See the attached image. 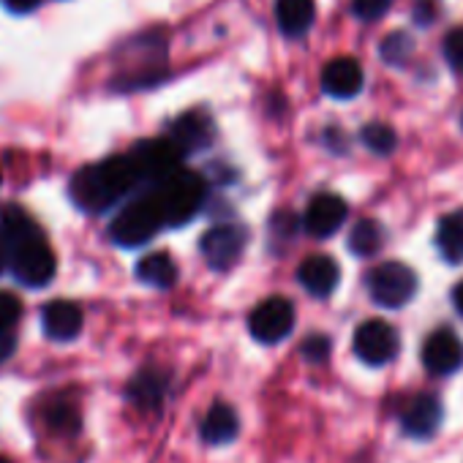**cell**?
Instances as JSON below:
<instances>
[{
	"label": "cell",
	"mask_w": 463,
	"mask_h": 463,
	"mask_svg": "<svg viewBox=\"0 0 463 463\" xmlns=\"http://www.w3.org/2000/svg\"><path fill=\"white\" fill-rule=\"evenodd\" d=\"M139 180L142 177L131 156H112V158H104L101 164H90L80 169L71 177L69 191L77 207L88 213H101L112 207L118 199H123L126 194H131Z\"/></svg>",
	"instance_id": "6da1fadb"
},
{
	"label": "cell",
	"mask_w": 463,
	"mask_h": 463,
	"mask_svg": "<svg viewBox=\"0 0 463 463\" xmlns=\"http://www.w3.org/2000/svg\"><path fill=\"white\" fill-rule=\"evenodd\" d=\"M164 223L166 221H164L158 196H156V191H150L118 213V218L109 226V238L123 249H137V246L147 243Z\"/></svg>",
	"instance_id": "7a4b0ae2"
},
{
	"label": "cell",
	"mask_w": 463,
	"mask_h": 463,
	"mask_svg": "<svg viewBox=\"0 0 463 463\" xmlns=\"http://www.w3.org/2000/svg\"><path fill=\"white\" fill-rule=\"evenodd\" d=\"M153 191L158 196V204L164 210V221L169 226L188 223L204 202V180L194 172H185V169H180L169 180L158 183Z\"/></svg>",
	"instance_id": "3957f363"
},
{
	"label": "cell",
	"mask_w": 463,
	"mask_h": 463,
	"mask_svg": "<svg viewBox=\"0 0 463 463\" xmlns=\"http://www.w3.org/2000/svg\"><path fill=\"white\" fill-rule=\"evenodd\" d=\"M417 292V276L403 262H382L368 273V295L382 308H403Z\"/></svg>",
	"instance_id": "277c9868"
},
{
	"label": "cell",
	"mask_w": 463,
	"mask_h": 463,
	"mask_svg": "<svg viewBox=\"0 0 463 463\" xmlns=\"http://www.w3.org/2000/svg\"><path fill=\"white\" fill-rule=\"evenodd\" d=\"M9 262H12L14 279H17L23 287H28V289H42V287H47V284L52 281V276H55V268H58L55 254H52V249L42 241V235H36V238H31V241L14 246Z\"/></svg>",
	"instance_id": "5b68a950"
},
{
	"label": "cell",
	"mask_w": 463,
	"mask_h": 463,
	"mask_svg": "<svg viewBox=\"0 0 463 463\" xmlns=\"http://www.w3.org/2000/svg\"><path fill=\"white\" fill-rule=\"evenodd\" d=\"M246 241L249 232L238 223H218L210 226L202 241H199V251L204 257V262L213 270H229L232 265H238V260L246 251Z\"/></svg>",
	"instance_id": "8992f818"
},
{
	"label": "cell",
	"mask_w": 463,
	"mask_h": 463,
	"mask_svg": "<svg viewBox=\"0 0 463 463\" xmlns=\"http://www.w3.org/2000/svg\"><path fill=\"white\" fill-rule=\"evenodd\" d=\"M128 156H131L139 177L142 180H153L156 185L169 180L172 175H177L180 172V161H183V153L166 137L164 139H145Z\"/></svg>",
	"instance_id": "52a82bcc"
},
{
	"label": "cell",
	"mask_w": 463,
	"mask_h": 463,
	"mask_svg": "<svg viewBox=\"0 0 463 463\" xmlns=\"http://www.w3.org/2000/svg\"><path fill=\"white\" fill-rule=\"evenodd\" d=\"M249 327L260 344H281L295 327V308L287 298H268L251 311Z\"/></svg>",
	"instance_id": "ba28073f"
},
{
	"label": "cell",
	"mask_w": 463,
	"mask_h": 463,
	"mask_svg": "<svg viewBox=\"0 0 463 463\" xmlns=\"http://www.w3.org/2000/svg\"><path fill=\"white\" fill-rule=\"evenodd\" d=\"M398 352V333L382 322V319H371L363 322L354 333V354L368 363V365H387Z\"/></svg>",
	"instance_id": "9c48e42d"
},
{
	"label": "cell",
	"mask_w": 463,
	"mask_h": 463,
	"mask_svg": "<svg viewBox=\"0 0 463 463\" xmlns=\"http://www.w3.org/2000/svg\"><path fill=\"white\" fill-rule=\"evenodd\" d=\"M422 365L433 376H449L463 365V344L452 330H436L425 338Z\"/></svg>",
	"instance_id": "30bf717a"
},
{
	"label": "cell",
	"mask_w": 463,
	"mask_h": 463,
	"mask_svg": "<svg viewBox=\"0 0 463 463\" xmlns=\"http://www.w3.org/2000/svg\"><path fill=\"white\" fill-rule=\"evenodd\" d=\"M346 215H349V207H346V202L341 196L319 194V196L311 199V204H308V210L303 215V223L308 229V235L330 238V235H335V232L344 226Z\"/></svg>",
	"instance_id": "8fae6325"
},
{
	"label": "cell",
	"mask_w": 463,
	"mask_h": 463,
	"mask_svg": "<svg viewBox=\"0 0 463 463\" xmlns=\"http://www.w3.org/2000/svg\"><path fill=\"white\" fill-rule=\"evenodd\" d=\"M215 137V128H213V120L194 109V112H185L180 115L172 126H169V142L185 156V153H194V150H204Z\"/></svg>",
	"instance_id": "7c38bea8"
},
{
	"label": "cell",
	"mask_w": 463,
	"mask_h": 463,
	"mask_svg": "<svg viewBox=\"0 0 463 463\" xmlns=\"http://www.w3.org/2000/svg\"><path fill=\"white\" fill-rule=\"evenodd\" d=\"M363 66L354 58H335L322 71V90L333 99H352L363 90Z\"/></svg>",
	"instance_id": "4fadbf2b"
},
{
	"label": "cell",
	"mask_w": 463,
	"mask_h": 463,
	"mask_svg": "<svg viewBox=\"0 0 463 463\" xmlns=\"http://www.w3.org/2000/svg\"><path fill=\"white\" fill-rule=\"evenodd\" d=\"M298 281L300 287L314 295V298H330L341 281V268L335 260L325 257V254H317V257H308L300 270H298Z\"/></svg>",
	"instance_id": "5bb4252c"
},
{
	"label": "cell",
	"mask_w": 463,
	"mask_h": 463,
	"mask_svg": "<svg viewBox=\"0 0 463 463\" xmlns=\"http://www.w3.org/2000/svg\"><path fill=\"white\" fill-rule=\"evenodd\" d=\"M401 425L414 439H430L441 425V403L433 395L411 398L401 411Z\"/></svg>",
	"instance_id": "9a60e30c"
},
{
	"label": "cell",
	"mask_w": 463,
	"mask_h": 463,
	"mask_svg": "<svg viewBox=\"0 0 463 463\" xmlns=\"http://www.w3.org/2000/svg\"><path fill=\"white\" fill-rule=\"evenodd\" d=\"M42 325L52 341H71L82 330V308L71 300H52L42 311Z\"/></svg>",
	"instance_id": "2e32d148"
},
{
	"label": "cell",
	"mask_w": 463,
	"mask_h": 463,
	"mask_svg": "<svg viewBox=\"0 0 463 463\" xmlns=\"http://www.w3.org/2000/svg\"><path fill=\"white\" fill-rule=\"evenodd\" d=\"M241 430V420H238V411L232 409L229 403H213L210 411L204 414L202 420V439L207 444H226L238 436Z\"/></svg>",
	"instance_id": "e0dca14e"
},
{
	"label": "cell",
	"mask_w": 463,
	"mask_h": 463,
	"mask_svg": "<svg viewBox=\"0 0 463 463\" xmlns=\"http://www.w3.org/2000/svg\"><path fill=\"white\" fill-rule=\"evenodd\" d=\"M314 14H317L314 0H279V4H276L279 28L287 36L306 33L314 25Z\"/></svg>",
	"instance_id": "ac0fdd59"
},
{
	"label": "cell",
	"mask_w": 463,
	"mask_h": 463,
	"mask_svg": "<svg viewBox=\"0 0 463 463\" xmlns=\"http://www.w3.org/2000/svg\"><path fill=\"white\" fill-rule=\"evenodd\" d=\"M137 279L147 287H156V289H169L175 281H177V265L169 254L164 251H156V254H147L145 260H139L137 265Z\"/></svg>",
	"instance_id": "d6986e66"
},
{
	"label": "cell",
	"mask_w": 463,
	"mask_h": 463,
	"mask_svg": "<svg viewBox=\"0 0 463 463\" xmlns=\"http://www.w3.org/2000/svg\"><path fill=\"white\" fill-rule=\"evenodd\" d=\"M36 235H39V229L23 207H6L4 215H0V241H4L9 249L20 246Z\"/></svg>",
	"instance_id": "ffe728a7"
},
{
	"label": "cell",
	"mask_w": 463,
	"mask_h": 463,
	"mask_svg": "<svg viewBox=\"0 0 463 463\" xmlns=\"http://www.w3.org/2000/svg\"><path fill=\"white\" fill-rule=\"evenodd\" d=\"M436 249L449 265H463V215H447L436 232Z\"/></svg>",
	"instance_id": "44dd1931"
},
{
	"label": "cell",
	"mask_w": 463,
	"mask_h": 463,
	"mask_svg": "<svg viewBox=\"0 0 463 463\" xmlns=\"http://www.w3.org/2000/svg\"><path fill=\"white\" fill-rule=\"evenodd\" d=\"M164 392H166V379L158 371H142L128 384V398L139 409H158L161 401H164Z\"/></svg>",
	"instance_id": "7402d4cb"
},
{
	"label": "cell",
	"mask_w": 463,
	"mask_h": 463,
	"mask_svg": "<svg viewBox=\"0 0 463 463\" xmlns=\"http://www.w3.org/2000/svg\"><path fill=\"white\" fill-rule=\"evenodd\" d=\"M384 243V226L373 218H363L352 226L349 251L357 257H373Z\"/></svg>",
	"instance_id": "603a6c76"
},
{
	"label": "cell",
	"mask_w": 463,
	"mask_h": 463,
	"mask_svg": "<svg viewBox=\"0 0 463 463\" xmlns=\"http://www.w3.org/2000/svg\"><path fill=\"white\" fill-rule=\"evenodd\" d=\"M363 145L368 147V150H373V153H379V156H387V153H392L395 150V145H398V137H395V131L390 128V126H384V123H368L365 128H363Z\"/></svg>",
	"instance_id": "cb8c5ba5"
},
{
	"label": "cell",
	"mask_w": 463,
	"mask_h": 463,
	"mask_svg": "<svg viewBox=\"0 0 463 463\" xmlns=\"http://www.w3.org/2000/svg\"><path fill=\"white\" fill-rule=\"evenodd\" d=\"M47 422H50L55 430H61V433H71V430L80 428V414H77V409H74L71 403L55 401V403L47 409Z\"/></svg>",
	"instance_id": "d4e9b609"
},
{
	"label": "cell",
	"mask_w": 463,
	"mask_h": 463,
	"mask_svg": "<svg viewBox=\"0 0 463 463\" xmlns=\"http://www.w3.org/2000/svg\"><path fill=\"white\" fill-rule=\"evenodd\" d=\"M23 317V303L12 292H0V333H12Z\"/></svg>",
	"instance_id": "484cf974"
},
{
	"label": "cell",
	"mask_w": 463,
	"mask_h": 463,
	"mask_svg": "<svg viewBox=\"0 0 463 463\" xmlns=\"http://www.w3.org/2000/svg\"><path fill=\"white\" fill-rule=\"evenodd\" d=\"M444 58L449 63L452 71H460L463 74V25L460 28H452L444 39Z\"/></svg>",
	"instance_id": "4316f807"
},
{
	"label": "cell",
	"mask_w": 463,
	"mask_h": 463,
	"mask_svg": "<svg viewBox=\"0 0 463 463\" xmlns=\"http://www.w3.org/2000/svg\"><path fill=\"white\" fill-rule=\"evenodd\" d=\"M411 52V39L406 33H392L384 44H382V55L387 63H403Z\"/></svg>",
	"instance_id": "83f0119b"
},
{
	"label": "cell",
	"mask_w": 463,
	"mask_h": 463,
	"mask_svg": "<svg viewBox=\"0 0 463 463\" xmlns=\"http://www.w3.org/2000/svg\"><path fill=\"white\" fill-rule=\"evenodd\" d=\"M390 6H392V0H352V12L365 23L384 17Z\"/></svg>",
	"instance_id": "f1b7e54d"
},
{
	"label": "cell",
	"mask_w": 463,
	"mask_h": 463,
	"mask_svg": "<svg viewBox=\"0 0 463 463\" xmlns=\"http://www.w3.org/2000/svg\"><path fill=\"white\" fill-rule=\"evenodd\" d=\"M303 354L311 360V363H325L330 357V341L325 335H311L306 344H303Z\"/></svg>",
	"instance_id": "f546056e"
},
{
	"label": "cell",
	"mask_w": 463,
	"mask_h": 463,
	"mask_svg": "<svg viewBox=\"0 0 463 463\" xmlns=\"http://www.w3.org/2000/svg\"><path fill=\"white\" fill-rule=\"evenodd\" d=\"M433 12H436V0H417V4H414V23L430 25L433 23Z\"/></svg>",
	"instance_id": "4dcf8cb0"
},
{
	"label": "cell",
	"mask_w": 463,
	"mask_h": 463,
	"mask_svg": "<svg viewBox=\"0 0 463 463\" xmlns=\"http://www.w3.org/2000/svg\"><path fill=\"white\" fill-rule=\"evenodd\" d=\"M12 14H28L42 6V0H0Z\"/></svg>",
	"instance_id": "1f68e13d"
},
{
	"label": "cell",
	"mask_w": 463,
	"mask_h": 463,
	"mask_svg": "<svg viewBox=\"0 0 463 463\" xmlns=\"http://www.w3.org/2000/svg\"><path fill=\"white\" fill-rule=\"evenodd\" d=\"M17 346V335L14 333H0V360H6Z\"/></svg>",
	"instance_id": "d6a6232c"
},
{
	"label": "cell",
	"mask_w": 463,
	"mask_h": 463,
	"mask_svg": "<svg viewBox=\"0 0 463 463\" xmlns=\"http://www.w3.org/2000/svg\"><path fill=\"white\" fill-rule=\"evenodd\" d=\"M452 303H455V308H458V314L463 317V281L455 287V292H452Z\"/></svg>",
	"instance_id": "836d02e7"
},
{
	"label": "cell",
	"mask_w": 463,
	"mask_h": 463,
	"mask_svg": "<svg viewBox=\"0 0 463 463\" xmlns=\"http://www.w3.org/2000/svg\"><path fill=\"white\" fill-rule=\"evenodd\" d=\"M4 265H6V249H4V241H0V273H4Z\"/></svg>",
	"instance_id": "e575fe53"
},
{
	"label": "cell",
	"mask_w": 463,
	"mask_h": 463,
	"mask_svg": "<svg viewBox=\"0 0 463 463\" xmlns=\"http://www.w3.org/2000/svg\"><path fill=\"white\" fill-rule=\"evenodd\" d=\"M0 463H6V460H4V458H0Z\"/></svg>",
	"instance_id": "d590c367"
}]
</instances>
